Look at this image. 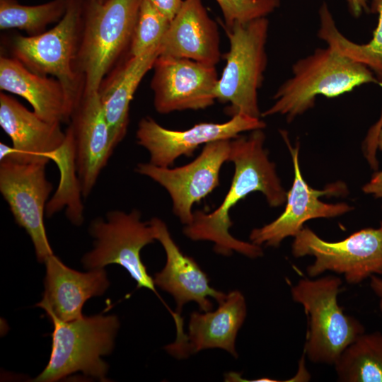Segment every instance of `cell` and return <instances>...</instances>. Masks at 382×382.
Wrapping results in <instances>:
<instances>
[{
  "label": "cell",
  "mask_w": 382,
  "mask_h": 382,
  "mask_svg": "<svg viewBox=\"0 0 382 382\" xmlns=\"http://www.w3.org/2000/svg\"><path fill=\"white\" fill-rule=\"evenodd\" d=\"M0 89L23 98L51 123L69 122L76 106L58 79L32 72L13 57H0Z\"/></svg>",
  "instance_id": "44dd1931"
},
{
  "label": "cell",
  "mask_w": 382,
  "mask_h": 382,
  "mask_svg": "<svg viewBox=\"0 0 382 382\" xmlns=\"http://www.w3.org/2000/svg\"><path fill=\"white\" fill-rule=\"evenodd\" d=\"M265 140L262 129L231 139L228 161L234 165V174L230 188L221 204L212 212H193L192 221L183 228L188 238L211 241L214 243V250L224 256H230L234 251L253 259L263 255L260 245L240 241L230 234L233 223L229 213L240 200L253 192H262L272 207L286 200L287 192L277 175L275 164L270 161L268 151L264 148Z\"/></svg>",
  "instance_id": "6da1fadb"
},
{
  "label": "cell",
  "mask_w": 382,
  "mask_h": 382,
  "mask_svg": "<svg viewBox=\"0 0 382 382\" xmlns=\"http://www.w3.org/2000/svg\"><path fill=\"white\" fill-rule=\"evenodd\" d=\"M69 126L73 134L76 173L81 195L86 197L115 149L98 91L83 93Z\"/></svg>",
  "instance_id": "9a60e30c"
},
{
  "label": "cell",
  "mask_w": 382,
  "mask_h": 382,
  "mask_svg": "<svg viewBox=\"0 0 382 382\" xmlns=\"http://www.w3.org/2000/svg\"><path fill=\"white\" fill-rule=\"evenodd\" d=\"M52 350L36 382H55L76 372L108 381V365L102 359L110 354L120 327L115 315L82 316L70 321L51 320Z\"/></svg>",
  "instance_id": "5b68a950"
},
{
  "label": "cell",
  "mask_w": 382,
  "mask_h": 382,
  "mask_svg": "<svg viewBox=\"0 0 382 382\" xmlns=\"http://www.w3.org/2000/svg\"><path fill=\"white\" fill-rule=\"evenodd\" d=\"M0 125L12 142L11 146H2L4 158L47 164L65 140L61 124L44 120L3 92L0 93Z\"/></svg>",
  "instance_id": "e0dca14e"
},
{
  "label": "cell",
  "mask_w": 382,
  "mask_h": 382,
  "mask_svg": "<svg viewBox=\"0 0 382 382\" xmlns=\"http://www.w3.org/2000/svg\"><path fill=\"white\" fill-rule=\"evenodd\" d=\"M159 44L138 56L128 55L103 80L98 91L108 121L113 148L125 138L129 105L134 93L158 57Z\"/></svg>",
  "instance_id": "7402d4cb"
},
{
  "label": "cell",
  "mask_w": 382,
  "mask_h": 382,
  "mask_svg": "<svg viewBox=\"0 0 382 382\" xmlns=\"http://www.w3.org/2000/svg\"><path fill=\"white\" fill-rule=\"evenodd\" d=\"M230 148L231 139L219 140L205 144L200 154L185 166L170 168L139 163L136 171L167 190L174 214L187 225L193 219V204L219 186L220 170L229 160Z\"/></svg>",
  "instance_id": "8fae6325"
},
{
  "label": "cell",
  "mask_w": 382,
  "mask_h": 382,
  "mask_svg": "<svg viewBox=\"0 0 382 382\" xmlns=\"http://www.w3.org/2000/svg\"><path fill=\"white\" fill-rule=\"evenodd\" d=\"M91 1H97V2H103L105 0H91Z\"/></svg>",
  "instance_id": "1f68e13d"
},
{
  "label": "cell",
  "mask_w": 382,
  "mask_h": 382,
  "mask_svg": "<svg viewBox=\"0 0 382 382\" xmlns=\"http://www.w3.org/2000/svg\"><path fill=\"white\" fill-rule=\"evenodd\" d=\"M366 142L369 146V151L373 150L374 157L376 148L382 151V117L376 127L372 129ZM362 190L366 194L373 195L377 198H382V171L374 173Z\"/></svg>",
  "instance_id": "83f0119b"
},
{
  "label": "cell",
  "mask_w": 382,
  "mask_h": 382,
  "mask_svg": "<svg viewBox=\"0 0 382 382\" xmlns=\"http://www.w3.org/2000/svg\"><path fill=\"white\" fill-rule=\"evenodd\" d=\"M334 366L339 381L382 382V333L360 335Z\"/></svg>",
  "instance_id": "cb8c5ba5"
},
{
  "label": "cell",
  "mask_w": 382,
  "mask_h": 382,
  "mask_svg": "<svg viewBox=\"0 0 382 382\" xmlns=\"http://www.w3.org/2000/svg\"><path fill=\"white\" fill-rule=\"evenodd\" d=\"M369 10L377 13L378 18L372 38L367 43H355L347 38L336 26L325 2L319 8L318 36L343 55L368 67L382 87V0H371Z\"/></svg>",
  "instance_id": "603a6c76"
},
{
  "label": "cell",
  "mask_w": 382,
  "mask_h": 382,
  "mask_svg": "<svg viewBox=\"0 0 382 382\" xmlns=\"http://www.w3.org/2000/svg\"><path fill=\"white\" fill-rule=\"evenodd\" d=\"M170 20L149 0H142L129 47V54L138 56L160 43Z\"/></svg>",
  "instance_id": "484cf974"
},
{
  "label": "cell",
  "mask_w": 382,
  "mask_h": 382,
  "mask_svg": "<svg viewBox=\"0 0 382 382\" xmlns=\"http://www.w3.org/2000/svg\"><path fill=\"white\" fill-rule=\"evenodd\" d=\"M170 21L180 9L184 0H149Z\"/></svg>",
  "instance_id": "f1b7e54d"
},
{
  "label": "cell",
  "mask_w": 382,
  "mask_h": 382,
  "mask_svg": "<svg viewBox=\"0 0 382 382\" xmlns=\"http://www.w3.org/2000/svg\"><path fill=\"white\" fill-rule=\"evenodd\" d=\"M67 4L68 0H52L34 6L22 5L16 0H0V28H17L28 36L40 35L48 25L61 20Z\"/></svg>",
  "instance_id": "d4e9b609"
},
{
  "label": "cell",
  "mask_w": 382,
  "mask_h": 382,
  "mask_svg": "<svg viewBox=\"0 0 382 382\" xmlns=\"http://www.w3.org/2000/svg\"><path fill=\"white\" fill-rule=\"evenodd\" d=\"M224 28L229 50L215 87L216 100L229 104L226 112L231 117L242 113L260 118L257 93L267 64L269 21L262 17Z\"/></svg>",
  "instance_id": "8992f818"
},
{
  "label": "cell",
  "mask_w": 382,
  "mask_h": 382,
  "mask_svg": "<svg viewBox=\"0 0 382 382\" xmlns=\"http://www.w3.org/2000/svg\"><path fill=\"white\" fill-rule=\"evenodd\" d=\"M369 279L371 289L378 299V308L382 317V276L373 275Z\"/></svg>",
  "instance_id": "4dcf8cb0"
},
{
  "label": "cell",
  "mask_w": 382,
  "mask_h": 382,
  "mask_svg": "<svg viewBox=\"0 0 382 382\" xmlns=\"http://www.w3.org/2000/svg\"><path fill=\"white\" fill-rule=\"evenodd\" d=\"M220 7L224 27L266 17L280 5V0H215Z\"/></svg>",
  "instance_id": "4316f807"
},
{
  "label": "cell",
  "mask_w": 382,
  "mask_h": 382,
  "mask_svg": "<svg viewBox=\"0 0 382 382\" xmlns=\"http://www.w3.org/2000/svg\"><path fill=\"white\" fill-rule=\"evenodd\" d=\"M149 222L166 255L164 267L153 278L155 285L173 296L178 315H180L184 304L190 301L196 302L203 312L211 311L212 303L208 297L219 303L226 294L209 286L207 274L192 257L180 250L163 221L154 217Z\"/></svg>",
  "instance_id": "ac0fdd59"
},
{
  "label": "cell",
  "mask_w": 382,
  "mask_h": 382,
  "mask_svg": "<svg viewBox=\"0 0 382 382\" xmlns=\"http://www.w3.org/2000/svg\"><path fill=\"white\" fill-rule=\"evenodd\" d=\"M342 279L335 275L303 278L291 289L294 302L308 317L303 354L313 364L334 365L342 352L360 335L364 325L343 312L337 302Z\"/></svg>",
  "instance_id": "277c9868"
},
{
  "label": "cell",
  "mask_w": 382,
  "mask_h": 382,
  "mask_svg": "<svg viewBox=\"0 0 382 382\" xmlns=\"http://www.w3.org/2000/svg\"><path fill=\"white\" fill-rule=\"evenodd\" d=\"M46 165L10 158L0 160V192L16 224L30 236L40 262L54 254L44 223L45 204L52 190L46 178Z\"/></svg>",
  "instance_id": "30bf717a"
},
{
  "label": "cell",
  "mask_w": 382,
  "mask_h": 382,
  "mask_svg": "<svg viewBox=\"0 0 382 382\" xmlns=\"http://www.w3.org/2000/svg\"><path fill=\"white\" fill-rule=\"evenodd\" d=\"M158 56L185 58L216 66L221 59L216 23L202 0H184L158 47Z\"/></svg>",
  "instance_id": "ffe728a7"
},
{
  "label": "cell",
  "mask_w": 382,
  "mask_h": 382,
  "mask_svg": "<svg viewBox=\"0 0 382 382\" xmlns=\"http://www.w3.org/2000/svg\"><path fill=\"white\" fill-rule=\"evenodd\" d=\"M83 3L84 0H68L64 15L53 28L34 36H13L11 43L13 57L33 73L58 79L76 105L84 93V79L75 68Z\"/></svg>",
  "instance_id": "52a82bcc"
},
{
  "label": "cell",
  "mask_w": 382,
  "mask_h": 382,
  "mask_svg": "<svg viewBox=\"0 0 382 382\" xmlns=\"http://www.w3.org/2000/svg\"><path fill=\"white\" fill-rule=\"evenodd\" d=\"M214 311H194L188 324V332H176L175 340L166 345L168 353L178 359L207 349L220 348L237 358L236 339L247 315L244 296L238 290L226 294Z\"/></svg>",
  "instance_id": "2e32d148"
},
{
  "label": "cell",
  "mask_w": 382,
  "mask_h": 382,
  "mask_svg": "<svg viewBox=\"0 0 382 382\" xmlns=\"http://www.w3.org/2000/svg\"><path fill=\"white\" fill-rule=\"evenodd\" d=\"M152 69L151 88L158 113L203 110L214 105L219 80L215 66L158 56Z\"/></svg>",
  "instance_id": "5bb4252c"
},
{
  "label": "cell",
  "mask_w": 382,
  "mask_h": 382,
  "mask_svg": "<svg viewBox=\"0 0 382 382\" xmlns=\"http://www.w3.org/2000/svg\"><path fill=\"white\" fill-rule=\"evenodd\" d=\"M294 238L291 253L295 257L315 258L306 268L310 278L330 271L343 275L349 284H358L373 275L382 276V223L378 228L359 230L337 242L326 241L307 227Z\"/></svg>",
  "instance_id": "9c48e42d"
},
{
  "label": "cell",
  "mask_w": 382,
  "mask_h": 382,
  "mask_svg": "<svg viewBox=\"0 0 382 382\" xmlns=\"http://www.w3.org/2000/svg\"><path fill=\"white\" fill-rule=\"evenodd\" d=\"M265 126L260 118L238 113L225 122H200L178 131L166 129L152 117H145L138 123L136 137L138 144L149 152L150 163L167 168L181 156H192L202 144L232 139L242 132L262 129Z\"/></svg>",
  "instance_id": "4fadbf2b"
},
{
  "label": "cell",
  "mask_w": 382,
  "mask_h": 382,
  "mask_svg": "<svg viewBox=\"0 0 382 382\" xmlns=\"http://www.w3.org/2000/svg\"><path fill=\"white\" fill-rule=\"evenodd\" d=\"M44 263L45 290L36 306L44 309L51 320L70 321L82 317L85 302L103 295L109 287L105 268L81 272L65 265L54 254Z\"/></svg>",
  "instance_id": "d6986e66"
},
{
  "label": "cell",
  "mask_w": 382,
  "mask_h": 382,
  "mask_svg": "<svg viewBox=\"0 0 382 382\" xmlns=\"http://www.w3.org/2000/svg\"><path fill=\"white\" fill-rule=\"evenodd\" d=\"M366 83H381L365 65L328 45L296 61L291 76L274 95V103L261 117L284 115L290 122L312 108L318 96L337 97Z\"/></svg>",
  "instance_id": "7a4b0ae2"
},
{
  "label": "cell",
  "mask_w": 382,
  "mask_h": 382,
  "mask_svg": "<svg viewBox=\"0 0 382 382\" xmlns=\"http://www.w3.org/2000/svg\"><path fill=\"white\" fill-rule=\"evenodd\" d=\"M141 217L137 209L129 213L112 210L105 218L92 220L88 231L94 238L93 248L83 256L81 262L88 270L111 264L122 266L136 281L138 289L152 291L163 301L140 255L144 246L156 240V232L149 221L144 222Z\"/></svg>",
  "instance_id": "ba28073f"
},
{
  "label": "cell",
  "mask_w": 382,
  "mask_h": 382,
  "mask_svg": "<svg viewBox=\"0 0 382 382\" xmlns=\"http://www.w3.org/2000/svg\"><path fill=\"white\" fill-rule=\"evenodd\" d=\"M142 0H84L83 28L75 61L84 93L97 92L128 51Z\"/></svg>",
  "instance_id": "3957f363"
},
{
  "label": "cell",
  "mask_w": 382,
  "mask_h": 382,
  "mask_svg": "<svg viewBox=\"0 0 382 382\" xmlns=\"http://www.w3.org/2000/svg\"><path fill=\"white\" fill-rule=\"evenodd\" d=\"M349 10L352 16L359 17L369 10L368 0H347Z\"/></svg>",
  "instance_id": "f546056e"
},
{
  "label": "cell",
  "mask_w": 382,
  "mask_h": 382,
  "mask_svg": "<svg viewBox=\"0 0 382 382\" xmlns=\"http://www.w3.org/2000/svg\"><path fill=\"white\" fill-rule=\"evenodd\" d=\"M291 153L294 179L287 192L286 207L281 215L271 223L250 232L251 243L261 246L265 245L278 248L287 237H295L303 228V224L316 218H332L342 215L352 209L346 203L328 204L319 199L323 195L340 197L348 194L345 183L337 181L328 185L323 190H315L309 186L302 177L299 162V146L293 147L288 136L281 132Z\"/></svg>",
  "instance_id": "7c38bea8"
}]
</instances>
